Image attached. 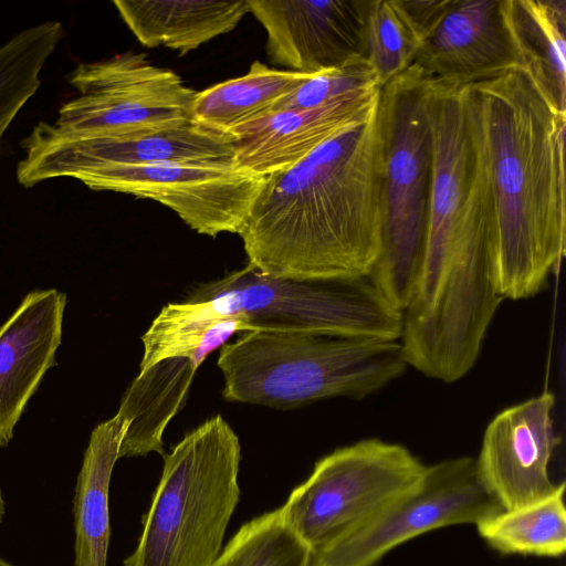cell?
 Returning a JSON list of instances; mask_svg holds the SVG:
<instances>
[{"instance_id": "1", "label": "cell", "mask_w": 566, "mask_h": 566, "mask_svg": "<svg viewBox=\"0 0 566 566\" xmlns=\"http://www.w3.org/2000/svg\"><path fill=\"white\" fill-rule=\"evenodd\" d=\"M505 300L542 292L566 250V113L525 65L461 87Z\"/></svg>"}, {"instance_id": "2", "label": "cell", "mask_w": 566, "mask_h": 566, "mask_svg": "<svg viewBox=\"0 0 566 566\" xmlns=\"http://www.w3.org/2000/svg\"><path fill=\"white\" fill-rule=\"evenodd\" d=\"M381 178L377 102L300 163L265 177L239 232L248 265L298 281L368 276L381 244Z\"/></svg>"}, {"instance_id": "3", "label": "cell", "mask_w": 566, "mask_h": 566, "mask_svg": "<svg viewBox=\"0 0 566 566\" xmlns=\"http://www.w3.org/2000/svg\"><path fill=\"white\" fill-rule=\"evenodd\" d=\"M217 366L227 401L277 409L361 400L408 368L399 340L274 329L241 333L220 348Z\"/></svg>"}, {"instance_id": "4", "label": "cell", "mask_w": 566, "mask_h": 566, "mask_svg": "<svg viewBox=\"0 0 566 566\" xmlns=\"http://www.w3.org/2000/svg\"><path fill=\"white\" fill-rule=\"evenodd\" d=\"M135 551L124 566H211L240 497L241 444L216 415L163 454Z\"/></svg>"}, {"instance_id": "5", "label": "cell", "mask_w": 566, "mask_h": 566, "mask_svg": "<svg viewBox=\"0 0 566 566\" xmlns=\"http://www.w3.org/2000/svg\"><path fill=\"white\" fill-rule=\"evenodd\" d=\"M432 82L411 65L380 87L381 244L368 279L396 308L411 302L422 272L432 175Z\"/></svg>"}, {"instance_id": "6", "label": "cell", "mask_w": 566, "mask_h": 566, "mask_svg": "<svg viewBox=\"0 0 566 566\" xmlns=\"http://www.w3.org/2000/svg\"><path fill=\"white\" fill-rule=\"evenodd\" d=\"M186 300L199 301L213 321L247 319L256 329L399 340L402 312L368 276L298 281L266 276L248 264L197 286Z\"/></svg>"}, {"instance_id": "7", "label": "cell", "mask_w": 566, "mask_h": 566, "mask_svg": "<svg viewBox=\"0 0 566 566\" xmlns=\"http://www.w3.org/2000/svg\"><path fill=\"white\" fill-rule=\"evenodd\" d=\"M426 467L399 443L363 439L321 458L281 510L315 556L353 534L412 486Z\"/></svg>"}, {"instance_id": "8", "label": "cell", "mask_w": 566, "mask_h": 566, "mask_svg": "<svg viewBox=\"0 0 566 566\" xmlns=\"http://www.w3.org/2000/svg\"><path fill=\"white\" fill-rule=\"evenodd\" d=\"M69 83L78 95L64 103L52 123L65 133L123 136L191 120L197 92L146 53L125 52L80 63Z\"/></svg>"}, {"instance_id": "9", "label": "cell", "mask_w": 566, "mask_h": 566, "mask_svg": "<svg viewBox=\"0 0 566 566\" xmlns=\"http://www.w3.org/2000/svg\"><path fill=\"white\" fill-rule=\"evenodd\" d=\"M503 507L488 490L475 458L427 465L420 479L353 534L311 556L310 566H375L397 546L428 532L474 524Z\"/></svg>"}, {"instance_id": "10", "label": "cell", "mask_w": 566, "mask_h": 566, "mask_svg": "<svg viewBox=\"0 0 566 566\" xmlns=\"http://www.w3.org/2000/svg\"><path fill=\"white\" fill-rule=\"evenodd\" d=\"M20 147L18 182L30 188L107 167L156 164L234 166L231 139L195 123L123 136H90L59 130L40 122Z\"/></svg>"}, {"instance_id": "11", "label": "cell", "mask_w": 566, "mask_h": 566, "mask_svg": "<svg viewBox=\"0 0 566 566\" xmlns=\"http://www.w3.org/2000/svg\"><path fill=\"white\" fill-rule=\"evenodd\" d=\"M75 180L96 191H115L155 200L199 234H239L265 177L235 166L156 164L107 167Z\"/></svg>"}, {"instance_id": "12", "label": "cell", "mask_w": 566, "mask_h": 566, "mask_svg": "<svg viewBox=\"0 0 566 566\" xmlns=\"http://www.w3.org/2000/svg\"><path fill=\"white\" fill-rule=\"evenodd\" d=\"M370 0H248L266 31L274 64L305 74L366 60L365 29Z\"/></svg>"}, {"instance_id": "13", "label": "cell", "mask_w": 566, "mask_h": 566, "mask_svg": "<svg viewBox=\"0 0 566 566\" xmlns=\"http://www.w3.org/2000/svg\"><path fill=\"white\" fill-rule=\"evenodd\" d=\"M554 406V395L544 391L503 409L484 431L475 462L481 480L503 510L542 500L563 483L549 475L560 443L553 423Z\"/></svg>"}, {"instance_id": "14", "label": "cell", "mask_w": 566, "mask_h": 566, "mask_svg": "<svg viewBox=\"0 0 566 566\" xmlns=\"http://www.w3.org/2000/svg\"><path fill=\"white\" fill-rule=\"evenodd\" d=\"M411 65L424 78L448 87H462L522 65L506 0H449Z\"/></svg>"}, {"instance_id": "15", "label": "cell", "mask_w": 566, "mask_h": 566, "mask_svg": "<svg viewBox=\"0 0 566 566\" xmlns=\"http://www.w3.org/2000/svg\"><path fill=\"white\" fill-rule=\"evenodd\" d=\"M66 294L56 289L28 293L0 327V447L13 429L62 342Z\"/></svg>"}, {"instance_id": "16", "label": "cell", "mask_w": 566, "mask_h": 566, "mask_svg": "<svg viewBox=\"0 0 566 566\" xmlns=\"http://www.w3.org/2000/svg\"><path fill=\"white\" fill-rule=\"evenodd\" d=\"M380 87L355 92L307 109L273 111L235 129L229 138L234 166L258 177L284 171L300 163L343 127L367 114Z\"/></svg>"}, {"instance_id": "17", "label": "cell", "mask_w": 566, "mask_h": 566, "mask_svg": "<svg viewBox=\"0 0 566 566\" xmlns=\"http://www.w3.org/2000/svg\"><path fill=\"white\" fill-rule=\"evenodd\" d=\"M254 329L244 318L229 317L196 353L169 357L139 371L124 392L117 411L128 421L118 458L143 457L150 452L163 455L166 427L182 409L201 364L234 334Z\"/></svg>"}, {"instance_id": "18", "label": "cell", "mask_w": 566, "mask_h": 566, "mask_svg": "<svg viewBox=\"0 0 566 566\" xmlns=\"http://www.w3.org/2000/svg\"><path fill=\"white\" fill-rule=\"evenodd\" d=\"M122 20L146 48L180 55L231 32L250 12L248 0H116Z\"/></svg>"}, {"instance_id": "19", "label": "cell", "mask_w": 566, "mask_h": 566, "mask_svg": "<svg viewBox=\"0 0 566 566\" xmlns=\"http://www.w3.org/2000/svg\"><path fill=\"white\" fill-rule=\"evenodd\" d=\"M128 421L118 412L92 431L74 497V566H107L111 538L108 492Z\"/></svg>"}, {"instance_id": "20", "label": "cell", "mask_w": 566, "mask_h": 566, "mask_svg": "<svg viewBox=\"0 0 566 566\" xmlns=\"http://www.w3.org/2000/svg\"><path fill=\"white\" fill-rule=\"evenodd\" d=\"M310 75L272 69L255 61L245 75L197 92L191 104V122L229 137L235 129L270 114L283 96Z\"/></svg>"}, {"instance_id": "21", "label": "cell", "mask_w": 566, "mask_h": 566, "mask_svg": "<svg viewBox=\"0 0 566 566\" xmlns=\"http://www.w3.org/2000/svg\"><path fill=\"white\" fill-rule=\"evenodd\" d=\"M506 9L522 65L566 113V1L506 0Z\"/></svg>"}, {"instance_id": "22", "label": "cell", "mask_w": 566, "mask_h": 566, "mask_svg": "<svg viewBox=\"0 0 566 566\" xmlns=\"http://www.w3.org/2000/svg\"><path fill=\"white\" fill-rule=\"evenodd\" d=\"M565 482L551 495L478 523L479 535L503 555L557 558L566 551Z\"/></svg>"}, {"instance_id": "23", "label": "cell", "mask_w": 566, "mask_h": 566, "mask_svg": "<svg viewBox=\"0 0 566 566\" xmlns=\"http://www.w3.org/2000/svg\"><path fill=\"white\" fill-rule=\"evenodd\" d=\"M63 36L62 23L49 20L0 45V153L4 134L38 92L42 70Z\"/></svg>"}, {"instance_id": "24", "label": "cell", "mask_w": 566, "mask_h": 566, "mask_svg": "<svg viewBox=\"0 0 566 566\" xmlns=\"http://www.w3.org/2000/svg\"><path fill=\"white\" fill-rule=\"evenodd\" d=\"M310 548L279 507L243 524L211 566H310Z\"/></svg>"}, {"instance_id": "25", "label": "cell", "mask_w": 566, "mask_h": 566, "mask_svg": "<svg viewBox=\"0 0 566 566\" xmlns=\"http://www.w3.org/2000/svg\"><path fill=\"white\" fill-rule=\"evenodd\" d=\"M422 42L402 0H370L366 15V61L379 86L411 66Z\"/></svg>"}, {"instance_id": "26", "label": "cell", "mask_w": 566, "mask_h": 566, "mask_svg": "<svg viewBox=\"0 0 566 566\" xmlns=\"http://www.w3.org/2000/svg\"><path fill=\"white\" fill-rule=\"evenodd\" d=\"M376 86L380 87L375 72L364 60L345 67L311 74L283 96L273 111L313 108Z\"/></svg>"}, {"instance_id": "27", "label": "cell", "mask_w": 566, "mask_h": 566, "mask_svg": "<svg viewBox=\"0 0 566 566\" xmlns=\"http://www.w3.org/2000/svg\"><path fill=\"white\" fill-rule=\"evenodd\" d=\"M3 515H4V500H3L2 492L0 489V523L3 520Z\"/></svg>"}, {"instance_id": "28", "label": "cell", "mask_w": 566, "mask_h": 566, "mask_svg": "<svg viewBox=\"0 0 566 566\" xmlns=\"http://www.w3.org/2000/svg\"><path fill=\"white\" fill-rule=\"evenodd\" d=\"M0 566H13L12 564L8 563L7 560L2 559L0 557Z\"/></svg>"}]
</instances>
